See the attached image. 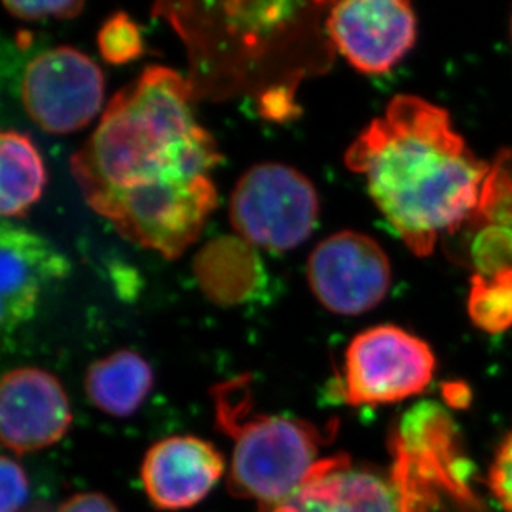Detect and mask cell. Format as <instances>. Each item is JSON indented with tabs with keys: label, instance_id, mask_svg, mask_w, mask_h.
I'll list each match as a JSON object with an SVG mask.
<instances>
[{
	"label": "cell",
	"instance_id": "cell-1",
	"mask_svg": "<svg viewBox=\"0 0 512 512\" xmlns=\"http://www.w3.org/2000/svg\"><path fill=\"white\" fill-rule=\"evenodd\" d=\"M221 161L194 116L191 82L153 65L113 95L70 171L93 213L173 261L218 208L211 171Z\"/></svg>",
	"mask_w": 512,
	"mask_h": 512
},
{
	"label": "cell",
	"instance_id": "cell-2",
	"mask_svg": "<svg viewBox=\"0 0 512 512\" xmlns=\"http://www.w3.org/2000/svg\"><path fill=\"white\" fill-rule=\"evenodd\" d=\"M383 218L415 256L453 236L478 203L491 163L474 155L450 113L416 95H397L345 151Z\"/></svg>",
	"mask_w": 512,
	"mask_h": 512
},
{
	"label": "cell",
	"instance_id": "cell-3",
	"mask_svg": "<svg viewBox=\"0 0 512 512\" xmlns=\"http://www.w3.org/2000/svg\"><path fill=\"white\" fill-rule=\"evenodd\" d=\"M249 375L214 387L219 430L232 441L229 491L272 512L292 498L322 461L330 433L310 421L254 410Z\"/></svg>",
	"mask_w": 512,
	"mask_h": 512
},
{
	"label": "cell",
	"instance_id": "cell-4",
	"mask_svg": "<svg viewBox=\"0 0 512 512\" xmlns=\"http://www.w3.org/2000/svg\"><path fill=\"white\" fill-rule=\"evenodd\" d=\"M319 211V194L307 176L282 163H259L234 186L229 219L251 246L287 252L312 234Z\"/></svg>",
	"mask_w": 512,
	"mask_h": 512
},
{
	"label": "cell",
	"instance_id": "cell-5",
	"mask_svg": "<svg viewBox=\"0 0 512 512\" xmlns=\"http://www.w3.org/2000/svg\"><path fill=\"white\" fill-rule=\"evenodd\" d=\"M435 370V353L425 340L398 325H377L348 343L340 397L352 406L400 403L425 392Z\"/></svg>",
	"mask_w": 512,
	"mask_h": 512
},
{
	"label": "cell",
	"instance_id": "cell-6",
	"mask_svg": "<svg viewBox=\"0 0 512 512\" xmlns=\"http://www.w3.org/2000/svg\"><path fill=\"white\" fill-rule=\"evenodd\" d=\"M20 98L35 125L52 135H68L102 110L103 73L73 47L45 50L25 68Z\"/></svg>",
	"mask_w": 512,
	"mask_h": 512
},
{
	"label": "cell",
	"instance_id": "cell-7",
	"mask_svg": "<svg viewBox=\"0 0 512 512\" xmlns=\"http://www.w3.org/2000/svg\"><path fill=\"white\" fill-rule=\"evenodd\" d=\"M307 281L325 309L353 317L385 300L392 285V264L373 237L340 231L310 252Z\"/></svg>",
	"mask_w": 512,
	"mask_h": 512
},
{
	"label": "cell",
	"instance_id": "cell-8",
	"mask_svg": "<svg viewBox=\"0 0 512 512\" xmlns=\"http://www.w3.org/2000/svg\"><path fill=\"white\" fill-rule=\"evenodd\" d=\"M325 30L355 70L382 75L415 47L418 19L405 0H345L330 7Z\"/></svg>",
	"mask_w": 512,
	"mask_h": 512
},
{
	"label": "cell",
	"instance_id": "cell-9",
	"mask_svg": "<svg viewBox=\"0 0 512 512\" xmlns=\"http://www.w3.org/2000/svg\"><path fill=\"white\" fill-rule=\"evenodd\" d=\"M72 425V408L62 383L42 368L5 373L0 383V438L15 455L57 445Z\"/></svg>",
	"mask_w": 512,
	"mask_h": 512
},
{
	"label": "cell",
	"instance_id": "cell-10",
	"mask_svg": "<svg viewBox=\"0 0 512 512\" xmlns=\"http://www.w3.org/2000/svg\"><path fill=\"white\" fill-rule=\"evenodd\" d=\"M443 244L451 261L473 274L512 269V148L494 156L478 203Z\"/></svg>",
	"mask_w": 512,
	"mask_h": 512
},
{
	"label": "cell",
	"instance_id": "cell-11",
	"mask_svg": "<svg viewBox=\"0 0 512 512\" xmlns=\"http://www.w3.org/2000/svg\"><path fill=\"white\" fill-rule=\"evenodd\" d=\"M216 446L196 436H170L146 451L141 483L161 511H183L201 503L224 474Z\"/></svg>",
	"mask_w": 512,
	"mask_h": 512
},
{
	"label": "cell",
	"instance_id": "cell-12",
	"mask_svg": "<svg viewBox=\"0 0 512 512\" xmlns=\"http://www.w3.org/2000/svg\"><path fill=\"white\" fill-rule=\"evenodd\" d=\"M70 266L52 244L27 229L0 228V322L9 334L32 319L47 285L67 277Z\"/></svg>",
	"mask_w": 512,
	"mask_h": 512
},
{
	"label": "cell",
	"instance_id": "cell-13",
	"mask_svg": "<svg viewBox=\"0 0 512 512\" xmlns=\"http://www.w3.org/2000/svg\"><path fill=\"white\" fill-rule=\"evenodd\" d=\"M272 512H408L392 479L327 456L299 491Z\"/></svg>",
	"mask_w": 512,
	"mask_h": 512
},
{
	"label": "cell",
	"instance_id": "cell-14",
	"mask_svg": "<svg viewBox=\"0 0 512 512\" xmlns=\"http://www.w3.org/2000/svg\"><path fill=\"white\" fill-rule=\"evenodd\" d=\"M193 272L201 292L221 307L244 304L264 282L256 247L239 236L206 242L194 257Z\"/></svg>",
	"mask_w": 512,
	"mask_h": 512
},
{
	"label": "cell",
	"instance_id": "cell-15",
	"mask_svg": "<svg viewBox=\"0 0 512 512\" xmlns=\"http://www.w3.org/2000/svg\"><path fill=\"white\" fill-rule=\"evenodd\" d=\"M153 383V370L145 358L131 350H118L88 367L85 390L102 413L126 418L140 410Z\"/></svg>",
	"mask_w": 512,
	"mask_h": 512
},
{
	"label": "cell",
	"instance_id": "cell-16",
	"mask_svg": "<svg viewBox=\"0 0 512 512\" xmlns=\"http://www.w3.org/2000/svg\"><path fill=\"white\" fill-rule=\"evenodd\" d=\"M45 166L29 136L19 131L0 135V214L24 218L45 188Z\"/></svg>",
	"mask_w": 512,
	"mask_h": 512
},
{
	"label": "cell",
	"instance_id": "cell-17",
	"mask_svg": "<svg viewBox=\"0 0 512 512\" xmlns=\"http://www.w3.org/2000/svg\"><path fill=\"white\" fill-rule=\"evenodd\" d=\"M468 315L476 329L499 335L512 329V269L493 274H473L468 295Z\"/></svg>",
	"mask_w": 512,
	"mask_h": 512
},
{
	"label": "cell",
	"instance_id": "cell-18",
	"mask_svg": "<svg viewBox=\"0 0 512 512\" xmlns=\"http://www.w3.org/2000/svg\"><path fill=\"white\" fill-rule=\"evenodd\" d=\"M97 42L103 60L112 65L133 62L145 52L140 29L125 12H116L102 25Z\"/></svg>",
	"mask_w": 512,
	"mask_h": 512
},
{
	"label": "cell",
	"instance_id": "cell-19",
	"mask_svg": "<svg viewBox=\"0 0 512 512\" xmlns=\"http://www.w3.org/2000/svg\"><path fill=\"white\" fill-rule=\"evenodd\" d=\"M4 7L10 15L17 19L45 20L72 19L82 14V0H39V2H20V0H5Z\"/></svg>",
	"mask_w": 512,
	"mask_h": 512
},
{
	"label": "cell",
	"instance_id": "cell-20",
	"mask_svg": "<svg viewBox=\"0 0 512 512\" xmlns=\"http://www.w3.org/2000/svg\"><path fill=\"white\" fill-rule=\"evenodd\" d=\"M489 488L506 512H512V430L501 441L489 468Z\"/></svg>",
	"mask_w": 512,
	"mask_h": 512
},
{
	"label": "cell",
	"instance_id": "cell-21",
	"mask_svg": "<svg viewBox=\"0 0 512 512\" xmlns=\"http://www.w3.org/2000/svg\"><path fill=\"white\" fill-rule=\"evenodd\" d=\"M2 501L0 512H19L29 496V479L24 469L14 459L4 456L0 461Z\"/></svg>",
	"mask_w": 512,
	"mask_h": 512
},
{
	"label": "cell",
	"instance_id": "cell-22",
	"mask_svg": "<svg viewBox=\"0 0 512 512\" xmlns=\"http://www.w3.org/2000/svg\"><path fill=\"white\" fill-rule=\"evenodd\" d=\"M55 512H120L115 504L98 493L75 494Z\"/></svg>",
	"mask_w": 512,
	"mask_h": 512
},
{
	"label": "cell",
	"instance_id": "cell-23",
	"mask_svg": "<svg viewBox=\"0 0 512 512\" xmlns=\"http://www.w3.org/2000/svg\"><path fill=\"white\" fill-rule=\"evenodd\" d=\"M292 107H294L292 95L287 88L277 87L274 90H269L261 100L262 115L272 118V120H281V118L289 116Z\"/></svg>",
	"mask_w": 512,
	"mask_h": 512
},
{
	"label": "cell",
	"instance_id": "cell-24",
	"mask_svg": "<svg viewBox=\"0 0 512 512\" xmlns=\"http://www.w3.org/2000/svg\"><path fill=\"white\" fill-rule=\"evenodd\" d=\"M509 32H511V42H512V12H511V20H509Z\"/></svg>",
	"mask_w": 512,
	"mask_h": 512
}]
</instances>
